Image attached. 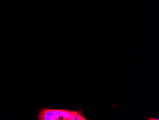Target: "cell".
I'll use <instances>...</instances> for the list:
<instances>
[{
  "label": "cell",
  "mask_w": 159,
  "mask_h": 120,
  "mask_svg": "<svg viewBox=\"0 0 159 120\" xmlns=\"http://www.w3.org/2000/svg\"><path fill=\"white\" fill-rule=\"evenodd\" d=\"M78 111H68L63 110L62 119L63 120H71L74 116L76 114Z\"/></svg>",
  "instance_id": "7a4b0ae2"
},
{
  "label": "cell",
  "mask_w": 159,
  "mask_h": 120,
  "mask_svg": "<svg viewBox=\"0 0 159 120\" xmlns=\"http://www.w3.org/2000/svg\"><path fill=\"white\" fill-rule=\"evenodd\" d=\"M87 119L82 113V112L78 111L71 120H86Z\"/></svg>",
  "instance_id": "3957f363"
},
{
  "label": "cell",
  "mask_w": 159,
  "mask_h": 120,
  "mask_svg": "<svg viewBox=\"0 0 159 120\" xmlns=\"http://www.w3.org/2000/svg\"><path fill=\"white\" fill-rule=\"evenodd\" d=\"M55 112H56V109L44 108L40 113L38 120H57Z\"/></svg>",
  "instance_id": "6da1fadb"
}]
</instances>
